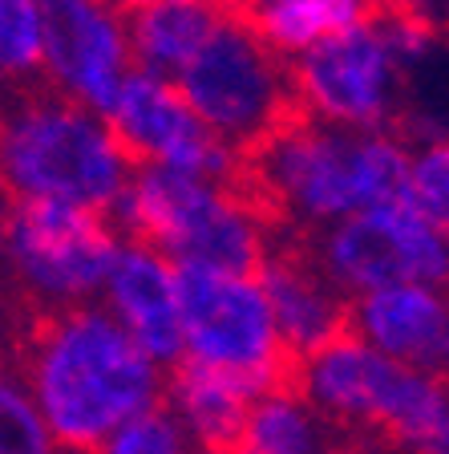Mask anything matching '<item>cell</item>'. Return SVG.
<instances>
[{"label": "cell", "instance_id": "29", "mask_svg": "<svg viewBox=\"0 0 449 454\" xmlns=\"http://www.w3.org/2000/svg\"><path fill=\"white\" fill-rule=\"evenodd\" d=\"M203 454H206V450H203Z\"/></svg>", "mask_w": 449, "mask_h": 454}, {"label": "cell", "instance_id": "6", "mask_svg": "<svg viewBox=\"0 0 449 454\" xmlns=\"http://www.w3.org/2000/svg\"><path fill=\"white\" fill-rule=\"evenodd\" d=\"M118 247L122 231L102 211L9 199L0 227V288L20 317L97 304Z\"/></svg>", "mask_w": 449, "mask_h": 454}, {"label": "cell", "instance_id": "4", "mask_svg": "<svg viewBox=\"0 0 449 454\" xmlns=\"http://www.w3.org/2000/svg\"><path fill=\"white\" fill-rule=\"evenodd\" d=\"M291 386L328 422L340 450L449 454V381L397 365L352 333L296 361Z\"/></svg>", "mask_w": 449, "mask_h": 454}, {"label": "cell", "instance_id": "23", "mask_svg": "<svg viewBox=\"0 0 449 454\" xmlns=\"http://www.w3.org/2000/svg\"><path fill=\"white\" fill-rule=\"evenodd\" d=\"M187 450H190V438L178 426V418L166 410V402L134 414L102 446V454H187Z\"/></svg>", "mask_w": 449, "mask_h": 454}, {"label": "cell", "instance_id": "1", "mask_svg": "<svg viewBox=\"0 0 449 454\" xmlns=\"http://www.w3.org/2000/svg\"><path fill=\"white\" fill-rule=\"evenodd\" d=\"M12 357L57 454H102L118 426L166 394V373L102 304L20 317Z\"/></svg>", "mask_w": 449, "mask_h": 454}, {"label": "cell", "instance_id": "25", "mask_svg": "<svg viewBox=\"0 0 449 454\" xmlns=\"http://www.w3.org/2000/svg\"><path fill=\"white\" fill-rule=\"evenodd\" d=\"M12 309H17V304H12V301H9V293L0 288V369H4V349H12V340H17Z\"/></svg>", "mask_w": 449, "mask_h": 454}, {"label": "cell", "instance_id": "20", "mask_svg": "<svg viewBox=\"0 0 449 454\" xmlns=\"http://www.w3.org/2000/svg\"><path fill=\"white\" fill-rule=\"evenodd\" d=\"M45 77V0H0V94Z\"/></svg>", "mask_w": 449, "mask_h": 454}, {"label": "cell", "instance_id": "3", "mask_svg": "<svg viewBox=\"0 0 449 454\" xmlns=\"http://www.w3.org/2000/svg\"><path fill=\"white\" fill-rule=\"evenodd\" d=\"M134 162L110 122L49 85L0 94V195L12 203H69L110 215Z\"/></svg>", "mask_w": 449, "mask_h": 454}, {"label": "cell", "instance_id": "17", "mask_svg": "<svg viewBox=\"0 0 449 454\" xmlns=\"http://www.w3.org/2000/svg\"><path fill=\"white\" fill-rule=\"evenodd\" d=\"M223 20L227 9L219 0H150L146 9L126 17L134 69L174 82L203 53Z\"/></svg>", "mask_w": 449, "mask_h": 454}, {"label": "cell", "instance_id": "27", "mask_svg": "<svg viewBox=\"0 0 449 454\" xmlns=\"http://www.w3.org/2000/svg\"><path fill=\"white\" fill-rule=\"evenodd\" d=\"M219 4H223L227 12H239V17H244V12H252L259 0H219Z\"/></svg>", "mask_w": 449, "mask_h": 454}, {"label": "cell", "instance_id": "8", "mask_svg": "<svg viewBox=\"0 0 449 454\" xmlns=\"http://www.w3.org/2000/svg\"><path fill=\"white\" fill-rule=\"evenodd\" d=\"M178 321L187 361L231 373L252 394L291 386L296 365L280 345L255 272L178 268Z\"/></svg>", "mask_w": 449, "mask_h": 454}, {"label": "cell", "instance_id": "11", "mask_svg": "<svg viewBox=\"0 0 449 454\" xmlns=\"http://www.w3.org/2000/svg\"><path fill=\"white\" fill-rule=\"evenodd\" d=\"M134 167H159L211 183H244V154L195 118L170 77L130 69L102 114Z\"/></svg>", "mask_w": 449, "mask_h": 454}, {"label": "cell", "instance_id": "2", "mask_svg": "<svg viewBox=\"0 0 449 454\" xmlns=\"http://www.w3.org/2000/svg\"><path fill=\"white\" fill-rule=\"evenodd\" d=\"M413 142L401 130H344L291 114L244 154V187L288 239L405 195Z\"/></svg>", "mask_w": 449, "mask_h": 454}, {"label": "cell", "instance_id": "22", "mask_svg": "<svg viewBox=\"0 0 449 454\" xmlns=\"http://www.w3.org/2000/svg\"><path fill=\"white\" fill-rule=\"evenodd\" d=\"M0 454H57L33 397L12 369H0Z\"/></svg>", "mask_w": 449, "mask_h": 454}, {"label": "cell", "instance_id": "9", "mask_svg": "<svg viewBox=\"0 0 449 454\" xmlns=\"http://www.w3.org/2000/svg\"><path fill=\"white\" fill-rule=\"evenodd\" d=\"M288 74L296 114L344 130H397L409 98V74L381 17L288 61Z\"/></svg>", "mask_w": 449, "mask_h": 454}, {"label": "cell", "instance_id": "7", "mask_svg": "<svg viewBox=\"0 0 449 454\" xmlns=\"http://www.w3.org/2000/svg\"><path fill=\"white\" fill-rule=\"evenodd\" d=\"M174 85L198 122L239 154L259 146L296 114L288 61L263 45L239 12H227L215 37L174 77Z\"/></svg>", "mask_w": 449, "mask_h": 454}, {"label": "cell", "instance_id": "21", "mask_svg": "<svg viewBox=\"0 0 449 454\" xmlns=\"http://www.w3.org/2000/svg\"><path fill=\"white\" fill-rule=\"evenodd\" d=\"M405 199L449 239V134L413 146Z\"/></svg>", "mask_w": 449, "mask_h": 454}, {"label": "cell", "instance_id": "28", "mask_svg": "<svg viewBox=\"0 0 449 454\" xmlns=\"http://www.w3.org/2000/svg\"><path fill=\"white\" fill-rule=\"evenodd\" d=\"M445 288H449V276H445Z\"/></svg>", "mask_w": 449, "mask_h": 454}, {"label": "cell", "instance_id": "16", "mask_svg": "<svg viewBox=\"0 0 449 454\" xmlns=\"http://www.w3.org/2000/svg\"><path fill=\"white\" fill-rule=\"evenodd\" d=\"M259 394L244 386L231 373H219L198 361H178L166 373V410L178 418V426L195 438L206 454H231L239 434H244L247 410Z\"/></svg>", "mask_w": 449, "mask_h": 454}, {"label": "cell", "instance_id": "5", "mask_svg": "<svg viewBox=\"0 0 449 454\" xmlns=\"http://www.w3.org/2000/svg\"><path fill=\"white\" fill-rule=\"evenodd\" d=\"M110 219L122 239L154 247L174 268L211 272L252 276L280 239L244 183H211L159 167H134Z\"/></svg>", "mask_w": 449, "mask_h": 454}, {"label": "cell", "instance_id": "26", "mask_svg": "<svg viewBox=\"0 0 449 454\" xmlns=\"http://www.w3.org/2000/svg\"><path fill=\"white\" fill-rule=\"evenodd\" d=\"M102 4H105V9H113L118 17H134L138 9H146L150 0H102Z\"/></svg>", "mask_w": 449, "mask_h": 454}, {"label": "cell", "instance_id": "18", "mask_svg": "<svg viewBox=\"0 0 449 454\" xmlns=\"http://www.w3.org/2000/svg\"><path fill=\"white\" fill-rule=\"evenodd\" d=\"M389 0H259L244 20L280 61H296L328 37L381 17Z\"/></svg>", "mask_w": 449, "mask_h": 454}, {"label": "cell", "instance_id": "14", "mask_svg": "<svg viewBox=\"0 0 449 454\" xmlns=\"http://www.w3.org/2000/svg\"><path fill=\"white\" fill-rule=\"evenodd\" d=\"M118 329L166 373L182 361V321H178V268L154 247L122 239L118 260L97 296Z\"/></svg>", "mask_w": 449, "mask_h": 454}, {"label": "cell", "instance_id": "13", "mask_svg": "<svg viewBox=\"0 0 449 454\" xmlns=\"http://www.w3.org/2000/svg\"><path fill=\"white\" fill-rule=\"evenodd\" d=\"M348 333L389 361L449 381V288L401 284L348 301Z\"/></svg>", "mask_w": 449, "mask_h": 454}, {"label": "cell", "instance_id": "12", "mask_svg": "<svg viewBox=\"0 0 449 454\" xmlns=\"http://www.w3.org/2000/svg\"><path fill=\"white\" fill-rule=\"evenodd\" d=\"M130 28L102 0H45V77L41 85L105 114L130 77Z\"/></svg>", "mask_w": 449, "mask_h": 454}, {"label": "cell", "instance_id": "24", "mask_svg": "<svg viewBox=\"0 0 449 454\" xmlns=\"http://www.w3.org/2000/svg\"><path fill=\"white\" fill-rule=\"evenodd\" d=\"M393 4H401V9L413 12L430 33L449 41V0H393Z\"/></svg>", "mask_w": 449, "mask_h": 454}, {"label": "cell", "instance_id": "19", "mask_svg": "<svg viewBox=\"0 0 449 454\" xmlns=\"http://www.w3.org/2000/svg\"><path fill=\"white\" fill-rule=\"evenodd\" d=\"M231 454H340V442L296 386H275L252 402Z\"/></svg>", "mask_w": 449, "mask_h": 454}, {"label": "cell", "instance_id": "10", "mask_svg": "<svg viewBox=\"0 0 449 454\" xmlns=\"http://www.w3.org/2000/svg\"><path fill=\"white\" fill-rule=\"evenodd\" d=\"M304 247L348 301L401 284H445L449 276V239L405 195L324 227Z\"/></svg>", "mask_w": 449, "mask_h": 454}, {"label": "cell", "instance_id": "15", "mask_svg": "<svg viewBox=\"0 0 449 454\" xmlns=\"http://www.w3.org/2000/svg\"><path fill=\"white\" fill-rule=\"evenodd\" d=\"M255 280L272 309L275 333L291 365L348 333V296H340L316 268L304 239H275L267 260L255 268Z\"/></svg>", "mask_w": 449, "mask_h": 454}]
</instances>
